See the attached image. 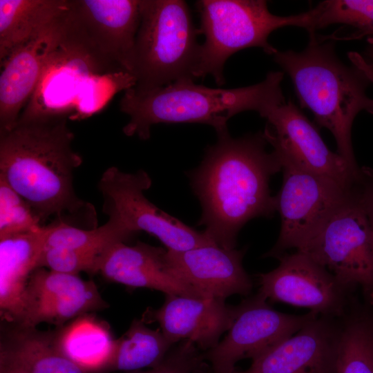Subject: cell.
Wrapping results in <instances>:
<instances>
[{"mask_svg":"<svg viewBox=\"0 0 373 373\" xmlns=\"http://www.w3.org/2000/svg\"><path fill=\"white\" fill-rule=\"evenodd\" d=\"M67 117L19 120L0 133V178L31 207L42 225L50 218L83 229L97 227L93 206L74 189L82 157L73 147Z\"/></svg>","mask_w":373,"mask_h":373,"instance_id":"obj_1","label":"cell"},{"mask_svg":"<svg viewBox=\"0 0 373 373\" xmlns=\"http://www.w3.org/2000/svg\"><path fill=\"white\" fill-rule=\"evenodd\" d=\"M217 135L187 175L202 207L198 225L216 245L231 249L249 220L276 211L269 183L282 166L276 153L267 151L262 132L233 138L227 129Z\"/></svg>","mask_w":373,"mask_h":373,"instance_id":"obj_2","label":"cell"},{"mask_svg":"<svg viewBox=\"0 0 373 373\" xmlns=\"http://www.w3.org/2000/svg\"><path fill=\"white\" fill-rule=\"evenodd\" d=\"M135 84L133 74L104 55L76 28L68 11L65 35L48 59L19 120L85 119L100 112L117 93Z\"/></svg>","mask_w":373,"mask_h":373,"instance_id":"obj_3","label":"cell"},{"mask_svg":"<svg viewBox=\"0 0 373 373\" xmlns=\"http://www.w3.org/2000/svg\"><path fill=\"white\" fill-rule=\"evenodd\" d=\"M283 75L271 71L258 84L230 89L198 85L189 79L149 89L133 86L119 101L120 111L129 117L122 131L147 140L151 126L159 123H201L220 133L238 113L254 111L262 116L283 95Z\"/></svg>","mask_w":373,"mask_h":373,"instance_id":"obj_4","label":"cell"},{"mask_svg":"<svg viewBox=\"0 0 373 373\" xmlns=\"http://www.w3.org/2000/svg\"><path fill=\"white\" fill-rule=\"evenodd\" d=\"M309 36L303 50H278L274 61L290 77L300 106L313 114L318 126L332 133L337 153L352 168L359 169L351 131L361 111L373 114V99L366 93L371 82L356 66L339 59L334 41L321 40L316 33Z\"/></svg>","mask_w":373,"mask_h":373,"instance_id":"obj_5","label":"cell"},{"mask_svg":"<svg viewBox=\"0 0 373 373\" xmlns=\"http://www.w3.org/2000/svg\"><path fill=\"white\" fill-rule=\"evenodd\" d=\"M200 35L182 0H141L133 75L135 87L149 89L193 79L199 64Z\"/></svg>","mask_w":373,"mask_h":373,"instance_id":"obj_6","label":"cell"},{"mask_svg":"<svg viewBox=\"0 0 373 373\" xmlns=\"http://www.w3.org/2000/svg\"><path fill=\"white\" fill-rule=\"evenodd\" d=\"M200 15V34L205 41L195 77L211 75L218 85L224 84L226 61L238 51L252 47L274 55L278 50L268 38L285 26H300L301 13L278 16L263 0H200L196 2Z\"/></svg>","mask_w":373,"mask_h":373,"instance_id":"obj_7","label":"cell"},{"mask_svg":"<svg viewBox=\"0 0 373 373\" xmlns=\"http://www.w3.org/2000/svg\"><path fill=\"white\" fill-rule=\"evenodd\" d=\"M324 267L345 287L373 294V229L359 183L298 250Z\"/></svg>","mask_w":373,"mask_h":373,"instance_id":"obj_8","label":"cell"},{"mask_svg":"<svg viewBox=\"0 0 373 373\" xmlns=\"http://www.w3.org/2000/svg\"><path fill=\"white\" fill-rule=\"evenodd\" d=\"M152 184L144 170L126 173L115 166L106 169L97 187L103 197V211L115 216L135 235L144 231L157 238L167 249L185 251L216 245L199 232L163 211L145 196Z\"/></svg>","mask_w":373,"mask_h":373,"instance_id":"obj_9","label":"cell"},{"mask_svg":"<svg viewBox=\"0 0 373 373\" xmlns=\"http://www.w3.org/2000/svg\"><path fill=\"white\" fill-rule=\"evenodd\" d=\"M278 157L283 172L282 188L275 196L280 231L275 245L263 256L276 258L290 249H300L355 188L345 191L287 158Z\"/></svg>","mask_w":373,"mask_h":373,"instance_id":"obj_10","label":"cell"},{"mask_svg":"<svg viewBox=\"0 0 373 373\" xmlns=\"http://www.w3.org/2000/svg\"><path fill=\"white\" fill-rule=\"evenodd\" d=\"M261 117L267 119L264 137L278 155L347 191L361 180L363 169L352 168L330 151L315 125L284 95Z\"/></svg>","mask_w":373,"mask_h":373,"instance_id":"obj_11","label":"cell"},{"mask_svg":"<svg viewBox=\"0 0 373 373\" xmlns=\"http://www.w3.org/2000/svg\"><path fill=\"white\" fill-rule=\"evenodd\" d=\"M259 291L242 300L241 310L224 339L204 352L211 373H232L240 360L254 358L291 336L318 316L278 312Z\"/></svg>","mask_w":373,"mask_h":373,"instance_id":"obj_12","label":"cell"},{"mask_svg":"<svg viewBox=\"0 0 373 373\" xmlns=\"http://www.w3.org/2000/svg\"><path fill=\"white\" fill-rule=\"evenodd\" d=\"M278 266L258 274L259 292L271 302L309 309L318 315L341 318L353 291L308 255L296 251L278 258Z\"/></svg>","mask_w":373,"mask_h":373,"instance_id":"obj_13","label":"cell"},{"mask_svg":"<svg viewBox=\"0 0 373 373\" xmlns=\"http://www.w3.org/2000/svg\"><path fill=\"white\" fill-rule=\"evenodd\" d=\"M69 10L0 62V133L17 124L48 59L65 35Z\"/></svg>","mask_w":373,"mask_h":373,"instance_id":"obj_14","label":"cell"},{"mask_svg":"<svg viewBox=\"0 0 373 373\" xmlns=\"http://www.w3.org/2000/svg\"><path fill=\"white\" fill-rule=\"evenodd\" d=\"M107 307L92 280L39 267L28 281L20 326L36 327L46 323L59 327L79 316Z\"/></svg>","mask_w":373,"mask_h":373,"instance_id":"obj_15","label":"cell"},{"mask_svg":"<svg viewBox=\"0 0 373 373\" xmlns=\"http://www.w3.org/2000/svg\"><path fill=\"white\" fill-rule=\"evenodd\" d=\"M165 296L163 305L157 309H147L142 320L145 323H157L174 344L190 341L204 352L218 344L242 307L241 303L230 305L220 298Z\"/></svg>","mask_w":373,"mask_h":373,"instance_id":"obj_16","label":"cell"},{"mask_svg":"<svg viewBox=\"0 0 373 373\" xmlns=\"http://www.w3.org/2000/svg\"><path fill=\"white\" fill-rule=\"evenodd\" d=\"M141 0H70L69 17L104 55L133 74Z\"/></svg>","mask_w":373,"mask_h":373,"instance_id":"obj_17","label":"cell"},{"mask_svg":"<svg viewBox=\"0 0 373 373\" xmlns=\"http://www.w3.org/2000/svg\"><path fill=\"white\" fill-rule=\"evenodd\" d=\"M341 318L318 315L296 334L232 373H334Z\"/></svg>","mask_w":373,"mask_h":373,"instance_id":"obj_18","label":"cell"},{"mask_svg":"<svg viewBox=\"0 0 373 373\" xmlns=\"http://www.w3.org/2000/svg\"><path fill=\"white\" fill-rule=\"evenodd\" d=\"M166 250L138 241L135 245L118 242L100 256L96 274L131 288H148L165 295L206 298L182 280L169 265Z\"/></svg>","mask_w":373,"mask_h":373,"instance_id":"obj_19","label":"cell"},{"mask_svg":"<svg viewBox=\"0 0 373 373\" xmlns=\"http://www.w3.org/2000/svg\"><path fill=\"white\" fill-rule=\"evenodd\" d=\"M246 248L224 249L217 245L185 251L167 249L169 267L206 298L225 300L239 294L247 296L253 283L242 265Z\"/></svg>","mask_w":373,"mask_h":373,"instance_id":"obj_20","label":"cell"},{"mask_svg":"<svg viewBox=\"0 0 373 373\" xmlns=\"http://www.w3.org/2000/svg\"><path fill=\"white\" fill-rule=\"evenodd\" d=\"M50 224L0 239V312L3 320L21 325L30 277L38 268Z\"/></svg>","mask_w":373,"mask_h":373,"instance_id":"obj_21","label":"cell"},{"mask_svg":"<svg viewBox=\"0 0 373 373\" xmlns=\"http://www.w3.org/2000/svg\"><path fill=\"white\" fill-rule=\"evenodd\" d=\"M52 340L60 352L89 373H106L116 345L108 325L90 313L59 327Z\"/></svg>","mask_w":373,"mask_h":373,"instance_id":"obj_22","label":"cell"},{"mask_svg":"<svg viewBox=\"0 0 373 373\" xmlns=\"http://www.w3.org/2000/svg\"><path fill=\"white\" fill-rule=\"evenodd\" d=\"M13 325L1 342L0 361L28 373H89L56 348L52 332Z\"/></svg>","mask_w":373,"mask_h":373,"instance_id":"obj_23","label":"cell"},{"mask_svg":"<svg viewBox=\"0 0 373 373\" xmlns=\"http://www.w3.org/2000/svg\"><path fill=\"white\" fill-rule=\"evenodd\" d=\"M70 0H0V62L70 8Z\"/></svg>","mask_w":373,"mask_h":373,"instance_id":"obj_24","label":"cell"},{"mask_svg":"<svg viewBox=\"0 0 373 373\" xmlns=\"http://www.w3.org/2000/svg\"><path fill=\"white\" fill-rule=\"evenodd\" d=\"M334 373H373V305L352 298L341 317Z\"/></svg>","mask_w":373,"mask_h":373,"instance_id":"obj_25","label":"cell"},{"mask_svg":"<svg viewBox=\"0 0 373 373\" xmlns=\"http://www.w3.org/2000/svg\"><path fill=\"white\" fill-rule=\"evenodd\" d=\"M333 24L343 25L321 40L349 41L373 37V0H325L303 12L302 28L309 34Z\"/></svg>","mask_w":373,"mask_h":373,"instance_id":"obj_26","label":"cell"},{"mask_svg":"<svg viewBox=\"0 0 373 373\" xmlns=\"http://www.w3.org/2000/svg\"><path fill=\"white\" fill-rule=\"evenodd\" d=\"M160 329L135 319L119 338L106 373L136 371L157 366L174 346Z\"/></svg>","mask_w":373,"mask_h":373,"instance_id":"obj_27","label":"cell"},{"mask_svg":"<svg viewBox=\"0 0 373 373\" xmlns=\"http://www.w3.org/2000/svg\"><path fill=\"white\" fill-rule=\"evenodd\" d=\"M135 234L115 216L94 229H83L60 222H52L44 248L60 247L104 252L111 245L126 242Z\"/></svg>","mask_w":373,"mask_h":373,"instance_id":"obj_28","label":"cell"},{"mask_svg":"<svg viewBox=\"0 0 373 373\" xmlns=\"http://www.w3.org/2000/svg\"><path fill=\"white\" fill-rule=\"evenodd\" d=\"M41 226L30 205L0 178V239Z\"/></svg>","mask_w":373,"mask_h":373,"instance_id":"obj_29","label":"cell"},{"mask_svg":"<svg viewBox=\"0 0 373 373\" xmlns=\"http://www.w3.org/2000/svg\"><path fill=\"white\" fill-rule=\"evenodd\" d=\"M102 254L103 252L85 249L44 248L38 262V268L43 267L54 271L77 275L82 271L95 274Z\"/></svg>","mask_w":373,"mask_h":373,"instance_id":"obj_30","label":"cell"},{"mask_svg":"<svg viewBox=\"0 0 373 373\" xmlns=\"http://www.w3.org/2000/svg\"><path fill=\"white\" fill-rule=\"evenodd\" d=\"M211 372L203 353L190 341L173 346L164 360L153 368L115 373H208Z\"/></svg>","mask_w":373,"mask_h":373,"instance_id":"obj_31","label":"cell"},{"mask_svg":"<svg viewBox=\"0 0 373 373\" xmlns=\"http://www.w3.org/2000/svg\"><path fill=\"white\" fill-rule=\"evenodd\" d=\"M361 197L373 229V173L365 169L359 184Z\"/></svg>","mask_w":373,"mask_h":373,"instance_id":"obj_32","label":"cell"},{"mask_svg":"<svg viewBox=\"0 0 373 373\" xmlns=\"http://www.w3.org/2000/svg\"><path fill=\"white\" fill-rule=\"evenodd\" d=\"M348 57L352 64L359 68L368 78L371 83H373V68L367 63L362 55L356 52H350Z\"/></svg>","mask_w":373,"mask_h":373,"instance_id":"obj_33","label":"cell"},{"mask_svg":"<svg viewBox=\"0 0 373 373\" xmlns=\"http://www.w3.org/2000/svg\"><path fill=\"white\" fill-rule=\"evenodd\" d=\"M367 46L365 50L363 58L367 63L373 68V37L367 38Z\"/></svg>","mask_w":373,"mask_h":373,"instance_id":"obj_34","label":"cell"},{"mask_svg":"<svg viewBox=\"0 0 373 373\" xmlns=\"http://www.w3.org/2000/svg\"><path fill=\"white\" fill-rule=\"evenodd\" d=\"M0 373H28L21 368L12 364L0 361Z\"/></svg>","mask_w":373,"mask_h":373,"instance_id":"obj_35","label":"cell"},{"mask_svg":"<svg viewBox=\"0 0 373 373\" xmlns=\"http://www.w3.org/2000/svg\"><path fill=\"white\" fill-rule=\"evenodd\" d=\"M369 303L372 305H373V294L370 296Z\"/></svg>","mask_w":373,"mask_h":373,"instance_id":"obj_36","label":"cell"},{"mask_svg":"<svg viewBox=\"0 0 373 373\" xmlns=\"http://www.w3.org/2000/svg\"><path fill=\"white\" fill-rule=\"evenodd\" d=\"M208 373H211V372H208Z\"/></svg>","mask_w":373,"mask_h":373,"instance_id":"obj_37","label":"cell"}]
</instances>
